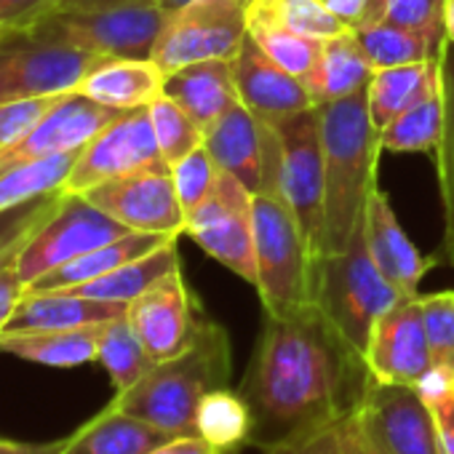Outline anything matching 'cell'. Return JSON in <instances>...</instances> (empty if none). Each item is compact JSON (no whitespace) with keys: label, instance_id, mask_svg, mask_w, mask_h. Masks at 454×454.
I'll return each mask as SVG.
<instances>
[{"label":"cell","instance_id":"30bf717a","mask_svg":"<svg viewBox=\"0 0 454 454\" xmlns=\"http://www.w3.org/2000/svg\"><path fill=\"white\" fill-rule=\"evenodd\" d=\"M184 236L208 257L257 286L254 262V192L233 174L219 171L208 195L187 214Z\"/></svg>","mask_w":454,"mask_h":454},{"label":"cell","instance_id":"1f68e13d","mask_svg":"<svg viewBox=\"0 0 454 454\" xmlns=\"http://www.w3.org/2000/svg\"><path fill=\"white\" fill-rule=\"evenodd\" d=\"M97 361L110 374L115 393L129 390L134 382H139L155 366L153 356L147 353V348L142 345V340L137 337V332L131 329L126 316L113 318L102 326Z\"/></svg>","mask_w":454,"mask_h":454},{"label":"cell","instance_id":"d590c367","mask_svg":"<svg viewBox=\"0 0 454 454\" xmlns=\"http://www.w3.org/2000/svg\"><path fill=\"white\" fill-rule=\"evenodd\" d=\"M247 14L268 20L313 41H326L345 33L342 22L329 12L324 0H252Z\"/></svg>","mask_w":454,"mask_h":454},{"label":"cell","instance_id":"cb8c5ba5","mask_svg":"<svg viewBox=\"0 0 454 454\" xmlns=\"http://www.w3.org/2000/svg\"><path fill=\"white\" fill-rule=\"evenodd\" d=\"M372 75L374 65L369 62L358 35L345 30L340 35L321 41L318 59L305 86L313 97V105H326L366 91Z\"/></svg>","mask_w":454,"mask_h":454},{"label":"cell","instance_id":"7bdbcfd3","mask_svg":"<svg viewBox=\"0 0 454 454\" xmlns=\"http://www.w3.org/2000/svg\"><path fill=\"white\" fill-rule=\"evenodd\" d=\"M417 387L425 395L435 417L443 454H454V377L451 372L446 366H435Z\"/></svg>","mask_w":454,"mask_h":454},{"label":"cell","instance_id":"7a4b0ae2","mask_svg":"<svg viewBox=\"0 0 454 454\" xmlns=\"http://www.w3.org/2000/svg\"><path fill=\"white\" fill-rule=\"evenodd\" d=\"M316 107L321 113L324 150V239L326 254H337L348 249L356 224L377 190V160L385 150L369 118L366 91Z\"/></svg>","mask_w":454,"mask_h":454},{"label":"cell","instance_id":"52a82bcc","mask_svg":"<svg viewBox=\"0 0 454 454\" xmlns=\"http://www.w3.org/2000/svg\"><path fill=\"white\" fill-rule=\"evenodd\" d=\"M166 20L168 14L158 4H139L89 12L51 9L30 22V27L46 38L97 57L153 59V49L163 33Z\"/></svg>","mask_w":454,"mask_h":454},{"label":"cell","instance_id":"6da1fadb","mask_svg":"<svg viewBox=\"0 0 454 454\" xmlns=\"http://www.w3.org/2000/svg\"><path fill=\"white\" fill-rule=\"evenodd\" d=\"M366 380V361L316 305L265 316L239 387L254 414L249 443L270 449L300 430L350 414Z\"/></svg>","mask_w":454,"mask_h":454},{"label":"cell","instance_id":"8fae6325","mask_svg":"<svg viewBox=\"0 0 454 454\" xmlns=\"http://www.w3.org/2000/svg\"><path fill=\"white\" fill-rule=\"evenodd\" d=\"M281 160V200L292 208L300 231L321 265L326 257V214H324V150H321V113L310 107L286 118L278 126Z\"/></svg>","mask_w":454,"mask_h":454},{"label":"cell","instance_id":"7dc6e473","mask_svg":"<svg viewBox=\"0 0 454 454\" xmlns=\"http://www.w3.org/2000/svg\"><path fill=\"white\" fill-rule=\"evenodd\" d=\"M54 6L57 0H0V30L30 25Z\"/></svg>","mask_w":454,"mask_h":454},{"label":"cell","instance_id":"f5cc1de1","mask_svg":"<svg viewBox=\"0 0 454 454\" xmlns=\"http://www.w3.org/2000/svg\"><path fill=\"white\" fill-rule=\"evenodd\" d=\"M443 41L454 43V0H443Z\"/></svg>","mask_w":454,"mask_h":454},{"label":"cell","instance_id":"8992f818","mask_svg":"<svg viewBox=\"0 0 454 454\" xmlns=\"http://www.w3.org/2000/svg\"><path fill=\"white\" fill-rule=\"evenodd\" d=\"M102 59L107 57L46 38L30 25L4 27L0 30V105L73 94Z\"/></svg>","mask_w":454,"mask_h":454},{"label":"cell","instance_id":"603a6c76","mask_svg":"<svg viewBox=\"0 0 454 454\" xmlns=\"http://www.w3.org/2000/svg\"><path fill=\"white\" fill-rule=\"evenodd\" d=\"M166 73L153 59H102L78 86L81 94L113 110L150 107L163 97Z\"/></svg>","mask_w":454,"mask_h":454},{"label":"cell","instance_id":"60d3db41","mask_svg":"<svg viewBox=\"0 0 454 454\" xmlns=\"http://www.w3.org/2000/svg\"><path fill=\"white\" fill-rule=\"evenodd\" d=\"M219 166L216 160L208 155L206 147L192 150L190 155H184L182 160H176L171 166V176H174V187L179 195V203L184 208V214H190L214 187L216 176H219Z\"/></svg>","mask_w":454,"mask_h":454},{"label":"cell","instance_id":"9f6ffc18","mask_svg":"<svg viewBox=\"0 0 454 454\" xmlns=\"http://www.w3.org/2000/svg\"><path fill=\"white\" fill-rule=\"evenodd\" d=\"M249 4H252V0H249Z\"/></svg>","mask_w":454,"mask_h":454},{"label":"cell","instance_id":"4dcf8cb0","mask_svg":"<svg viewBox=\"0 0 454 454\" xmlns=\"http://www.w3.org/2000/svg\"><path fill=\"white\" fill-rule=\"evenodd\" d=\"M195 433L224 451H241L252 441L254 414L241 390L216 387L211 390L195 411Z\"/></svg>","mask_w":454,"mask_h":454},{"label":"cell","instance_id":"f907efd6","mask_svg":"<svg viewBox=\"0 0 454 454\" xmlns=\"http://www.w3.org/2000/svg\"><path fill=\"white\" fill-rule=\"evenodd\" d=\"M67 438H57V441H14V438H4L0 435V454H62L67 446Z\"/></svg>","mask_w":454,"mask_h":454},{"label":"cell","instance_id":"7402d4cb","mask_svg":"<svg viewBox=\"0 0 454 454\" xmlns=\"http://www.w3.org/2000/svg\"><path fill=\"white\" fill-rule=\"evenodd\" d=\"M129 305L102 302L70 292H25L14 308L4 334H30V332H57L78 329L91 324H107L126 316Z\"/></svg>","mask_w":454,"mask_h":454},{"label":"cell","instance_id":"f546056e","mask_svg":"<svg viewBox=\"0 0 454 454\" xmlns=\"http://www.w3.org/2000/svg\"><path fill=\"white\" fill-rule=\"evenodd\" d=\"M441 94H443V131L435 147L438 190L443 208V239L438 257L454 268V43L441 46Z\"/></svg>","mask_w":454,"mask_h":454},{"label":"cell","instance_id":"7c38bea8","mask_svg":"<svg viewBox=\"0 0 454 454\" xmlns=\"http://www.w3.org/2000/svg\"><path fill=\"white\" fill-rule=\"evenodd\" d=\"M131 231L126 224L107 216L97 208L86 195H67L62 198L57 214L33 236L25 252L17 260L20 278L25 286L35 284L46 273L78 260L110 241L129 236Z\"/></svg>","mask_w":454,"mask_h":454},{"label":"cell","instance_id":"4316f807","mask_svg":"<svg viewBox=\"0 0 454 454\" xmlns=\"http://www.w3.org/2000/svg\"><path fill=\"white\" fill-rule=\"evenodd\" d=\"M168 241H176V239H168V236H158V233H129L118 241H110L78 260H70L67 265L46 273L43 278H38L35 284L27 286V292H65V289H73V286H81V284H89V281H97L134 260H142L147 257L150 252L166 247Z\"/></svg>","mask_w":454,"mask_h":454},{"label":"cell","instance_id":"74e56055","mask_svg":"<svg viewBox=\"0 0 454 454\" xmlns=\"http://www.w3.org/2000/svg\"><path fill=\"white\" fill-rule=\"evenodd\" d=\"M62 198L65 192H51L30 203L0 211V270L17 265L20 254L33 241V236L57 214Z\"/></svg>","mask_w":454,"mask_h":454},{"label":"cell","instance_id":"d6a6232c","mask_svg":"<svg viewBox=\"0 0 454 454\" xmlns=\"http://www.w3.org/2000/svg\"><path fill=\"white\" fill-rule=\"evenodd\" d=\"M443 131V94L441 83L403 110L382 134L385 153H430L438 147Z\"/></svg>","mask_w":454,"mask_h":454},{"label":"cell","instance_id":"8d00e7d4","mask_svg":"<svg viewBox=\"0 0 454 454\" xmlns=\"http://www.w3.org/2000/svg\"><path fill=\"white\" fill-rule=\"evenodd\" d=\"M247 25H249V35L254 38V43L286 73L308 81V75L313 73V65L318 59L321 51V41L305 38L300 33H292L281 25H273L268 20L260 17H249L247 14Z\"/></svg>","mask_w":454,"mask_h":454},{"label":"cell","instance_id":"5bb4252c","mask_svg":"<svg viewBox=\"0 0 454 454\" xmlns=\"http://www.w3.org/2000/svg\"><path fill=\"white\" fill-rule=\"evenodd\" d=\"M83 195L107 216L126 224L131 233H158L168 239L184 233L187 214L179 203L171 166L166 160L102 182Z\"/></svg>","mask_w":454,"mask_h":454},{"label":"cell","instance_id":"44dd1931","mask_svg":"<svg viewBox=\"0 0 454 454\" xmlns=\"http://www.w3.org/2000/svg\"><path fill=\"white\" fill-rule=\"evenodd\" d=\"M163 94L174 99L206 134L227 110L241 102L231 59H208L166 73Z\"/></svg>","mask_w":454,"mask_h":454},{"label":"cell","instance_id":"4fadbf2b","mask_svg":"<svg viewBox=\"0 0 454 454\" xmlns=\"http://www.w3.org/2000/svg\"><path fill=\"white\" fill-rule=\"evenodd\" d=\"M203 147L249 192L281 198V134L276 126L257 121L241 102L203 134Z\"/></svg>","mask_w":454,"mask_h":454},{"label":"cell","instance_id":"ffe728a7","mask_svg":"<svg viewBox=\"0 0 454 454\" xmlns=\"http://www.w3.org/2000/svg\"><path fill=\"white\" fill-rule=\"evenodd\" d=\"M366 247L380 268V273L401 292V297H417L419 281L433 268L435 260H425L417 247L409 241L403 227L395 219V211L387 195L377 187L364 211Z\"/></svg>","mask_w":454,"mask_h":454},{"label":"cell","instance_id":"b9f144b4","mask_svg":"<svg viewBox=\"0 0 454 454\" xmlns=\"http://www.w3.org/2000/svg\"><path fill=\"white\" fill-rule=\"evenodd\" d=\"M419 302L433 361L435 366H449L454 361V292L425 294Z\"/></svg>","mask_w":454,"mask_h":454},{"label":"cell","instance_id":"5b68a950","mask_svg":"<svg viewBox=\"0 0 454 454\" xmlns=\"http://www.w3.org/2000/svg\"><path fill=\"white\" fill-rule=\"evenodd\" d=\"M254 289L265 316H286L313 305L318 262L281 198L254 195Z\"/></svg>","mask_w":454,"mask_h":454},{"label":"cell","instance_id":"ac0fdd59","mask_svg":"<svg viewBox=\"0 0 454 454\" xmlns=\"http://www.w3.org/2000/svg\"><path fill=\"white\" fill-rule=\"evenodd\" d=\"M126 110L99 105L81 91L65 94L27 137H22L17 145L0 153V174L22 163L65 153H81L105 126H110Z\"/></svg>","mask_w":454,"mask_h":454},{"label":"cell","instance_id":"f1b7e54d","mask_svg":"<svg viewBox=\"0 0 454 454\" xmlns=\"http://www.w3.org/2000/svg\"><path fill=\"white\" fill-rule=\"evenodd\" d=\"M179 268V252H176V241H168L166 247L150 252L142 260H134L97 281L65 289L70 294H81V297H91V300H102V302H121L129 305L134 302L139 294H145L153 284H158L163 276H168L171 270Z\"/></svg>","mask_w":454,"mask_h":454},{"label":"cell","instance_id":"83f0119b","mask_svg":"<svg viewBox=\"0 0 454 454\" xmlns=\"http://www.w3.org/2000/svg\"><path fill=\"white\" fill-rule=\"evenodd\" d=\"M105 324L57 329V332H30V334H0V350L33 361L41 366L73 369L97 361L99 334Z\"/></svg>","mask_w":454,"mask_h":454},{"label":"cell","instance_id":"9c48e42d","mask_svg":"<svg viewBox=\"0 0 454 454\" xmlns=\"http://www.w3.org/2000/svg\"><path fill=\"white\" fill-rule=\"evenodd\" d=\"M247 9L249 0H190L168 14L153 62L174 73L195 62L233 59L249 33Z\"/></svg>","mask_w":454,"mask_h":454},{"label":"cell","instance_id":"681fc988","mask_svg":"<svg viewBox=\"0 0 454 454\" xmlns=\"http://www.w3.org/2000/svg\"><path fill=\"white\" fill-rule=\"evenodd\" d=\"M147 454H239V451L216 449L214 443L203 441L198 433H184V435H174V438L163 441L160 446H155Z\"/></svg>","mask_w":454,"mask_h":454},{"label":"cell","instance_id":"2e32d148","mask_svg":"<svg viewBox=\"0 0 454 454\" xmlns=\"http://www.w3.org/2000/svg\"><path fill=\"white\" fill-rule=\"evenodd\" d=\"M126 318L153 361H166L184 353L203 324V310L184 284L182 268L163 276L145 294L129 302Z\"/></svg>","mask_w":454,"mask_h":454},{"label":"cell","instance_id":"e0dca14e","mask_svg":"<svg viewBox=\"0 0 454 454\" xmlns=\"http://www.w3.org/2000/svg\"><path fill=\"white\" fill-rule=\"evenodd\" d=\"M364 361L377 382L393 385H419L435 369L419 294L403 297L374 324Z\"/></svg>","mask_w":454,"mask_h":454},{"label":"cell","instance_id":"d4e9b609","mask_svg":"<svg viewBox=\"0 0 454 454\" xmlns=\"http://www.w3.org/2000/svg\"><path fill=\"white\" fill-rule=\"evenodd\" d=\"M168 438H174V433L107 403L67 438L62 454H147Z\"/></svg>","mask_w":454,"mask_h":454},{"label":"cell","instance_id":"11a10c76","mask_svg":"<svg viewBox=\"0 0 454 454\" xmlns=\"http://www.w3.org/2000/svg\"><path fill=\"white\" fill-rule=\"evenodd\" d=\"M446 369H449V372H451V377H454V361H451V364H449Z\"/></svg>","mask_w":454,"mask_h":454},{"label":"cell","instance_id":"3957f363","mask_svg":"<svg viewBox=\"0 0 454 454\" xmlns=\"http://www.w3.org/2000/svg\"><path fill=\"white\" fill-rule=\"evenodd\" d=\"M231 337L206 316L184 353L158 361L139 382L115 393L110 406L174 435L195 433L200 401L211 390L231 385Z\"/></svg>","mask_w":454,"mask_h":454},{"label":"cell","instance_id":"f6af8a7d","mask_svg":"<svg viewBox=\"0 0 454 454\" xmlns=\"http://www.w3.org/2000/svg\"><path fill=\"white\" fill-rule=\"evenodd\" d=\"M65 97V94H62ZM59 102V97L49 99H25V102H9L0 105V153L17 145L22 137H27L43 118L46 113Z\"/></svg>","mask_w":454,"mask_h":454},{"label":"cell","instance_id":"f35d334b","mask_svg":"<svg viewBox=\"0 0 454 454\" xmlns=\"http://www.w3.org/2000/svg\"><path fill=\"white\" fill-rule=\"evenodd\" d=\"M265 454H366L356 430L353 411L316 427L300 430L281 443L265 449Z\"/></svg>","mask_w":454,"mask_h":454},{"label":"cell","instance_id":"bcb514c9","mask_svg":"<svg viewBox=\"0 0 454 454\" xmlns=\"http://www.w3.org/2000/svg\"><path fill=\"white\" fill-rule=\"evenodd\" d=\"M324 4L350 33L380 25L387 14V0H324Z\"/></svg>","mask_w":454,"mask_h":454},{"label":"cell","instance_id":"816d5d0a","mask_svg":"<svg viewBox=\"0 0 454 454\" xmlns=\"http://www.w3.org/2000/svg\"><path fill=\"white\" fill-rule=\"evenodd\" d=\"M139 4H155V0H57L54 9L89 12V9H113V6H139Z\"/></svg>","mask_w":454,"mask_h":454},{"label":"cell","instance_id":"277c9868","mask_svg":"<svg viewBox=\"0 0 454 454\" xmlns=\"http://www.w3.org/2000/svg\"><path fill=\"white\" fill-rule=\"evenodd\" d=\"M401 300V292L380 273L369 254L361 216L348 249L321 260L313 305L364 358L374 324Z\"/></svg>","mask_w":454,"mask_h":454},{"label":"cell","instance_id":"e575fe53","mask_svg":"<svg viewBox=\"0 0 454 454\" xmlns=\"http://www.w3.org/2000/svg\"><path fill=\"white\" fill-rule=\"evenodd\" d=\"M369 62L374 65V70L382 67H401V65H414V62H427L433 57H438L443 43L430 41L422 33L406 30L401 25L393 22H380L372 25L361 33H356Z\"/></svg>","mask_w":454,"mask_h":454},{"label":"cell","instance_id":"484cf974","mask_svg":"<svg viewBox=\"0 0 454 454\" xmlns=\"http://www.w3.org/2000/svg\"><path fill=\"white\" fill-rule=\"evenodd\" d=\"M438 83H441V51L427 62L374 70L366 86V105L374 129L382 134L403 110H409L425 94H430Z\"/></svg>","mask_w":454,"mask_h":454},{"label":"cell","instance_id":"9a60e30c","mask_svg":"<svg viewBox=\"0 0 454 454\" xmlns=\"http://www.w3.org/2000/svg\"><path fill=\"white\" fill-rule=\"evenodd\" d=\"M158 160H163V158H160V150L155 142L150 110L147 107L126 110L78 153V160H75L62 192L83 195L86 190H91L102 182L134 174Z\"/></svg>","mask_w":454,"mask_h":454},{"label":"cell","instance_id":"836d02e7","mask_svg":"<svg viewBox=\"0 0 454 454\" xmlns=\"http://www.w3.org/2000/svg\"><path fill=\"white\" fill-rule=\"evenodd\" d=\"M75 160L78 153H65L4 171L0 174V211L30 203L51 192H62Z\"/></svg>","mask_w":454,"mask_h":454},{"label":"cell","instance_id":"db71d44e","mask_svg":"<svg viewBox=\"0 0 454 454\" xmlns=\"http://www.w3.org/2000/svg\"><path fill=\"white\" fill-rule=\"evenodd\" d=\"M155 4L166 12V14H171V12H176V9H182V6H187L190 0H155Z\"/></svg>","mask_w":454,"mask_h":454},{"label":"cell","instance_id":"d6986e66","mask_svg":"<svg viewBox=\"0 0 454 454\" xmlns=\"http://www.w3.org/2000/svg\"><path fill=\"white\" fill-rule=\"evenodd\" d=\"M231 65H233L241 105L257 121L278 129L286 118L316 107L305 81L286 73L284 67H278L254 43V38L249 33L241 41V49L236 51Z\"/></svg>","mask_w":454,"mask_h":454},{"label":"cell","instance_id":"ab89813d","mask_svg":"<svg viewBox=\"0 0 454 454\" xmlns=\"http://www.w3.org/2000/svg\"><path fill=\"white\" fill-rule=\"evenodd\" d=\"M147 110H150V121H153V131H155V142H158L160 158L168 166H174L176 160H182L192 150L203 147L200 126L174 99H168L163 94Z\"/></svg>","mask_w":454,"mask_h":454},{"label":"cell","instance_id":"c3c4849f","mask_svg":"<svg viewBox=\"0 0 454 454\" xmlns=\"http://www.w3.org/2000/svg\"><path fill=\"white\" fill-rule=\"evenodd\" d=\"M27 286L25 281L20 278V270L17 265L6 268V270H0V334H4L14 308L20 305V300L25 297Z\"/></svg>","mask_w":454,"mask_h":454},{"label":"cell","instance_id":"ee69618b","mask_svg":"<svg viewBox=\"0 0 454 454\" xmlns=\"http://www.w3.org/2000/svg\"><path fill=\"white\" fill-rule=\"evenodd\" d=\"M385 22L443 43V0H387Z\"/></svg>","mask_w":454,"mask_h":454},{"label":"cell","instance_id":"ba28073f","mask_svg":"<svg viewBox=\"0 0 454 454\" xmlns=\"http://www.w3.org/2000/svg\"><path fill=\"white\" fill-rule=\"evenodd\" d=\"M353 419L366 454H443L435 417L417 385L377 382L369 374Z\"/></svg>","mask_w":454,"mask_h":454}]
</instances>
